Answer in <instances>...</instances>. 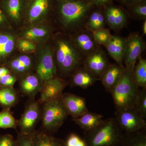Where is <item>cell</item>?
<instances>
[{
  "mask_svg": "<svg viewBox=\"0 0 146 146\" xmlns=\"http://www.w3.org/2000/svg\"><path fill=\"white\" fill-rule=\"evenodd\" d=\"M18 120L9 110H3L0 112V128L14 129L18 127Z\"/></svg>",
  "mask_w": 146,
  "mask_h": 146,
  "instance_id": "f546056e",
  "label": "cell"
},
{
  "mask_svg": "<svg viewBox=\"0 0 146 146\" xmlns=\"http://www.w3.org/2000/svg\"><path fill=\"white\" fill-rule=\"evenodd\" d=\"M65 146H86L84 139L75 133H71L65 141Z\"/></svg>",
  "mask_w": 146,
  "mask_h": 146,
  "instance_id": "d590c367",
  "label": "cell"
},
{
  "mask_svg": "<svg viewBox=\"0 0 146 146\" xmlns=\"http://www.w3.org/2000/svg\"><path fill=\"white\" fill-rule=\"evenodd\" d=\"M9 29H0V66L10 59L16 46V36Z\"/></svg>",
  "mask_w": 146,
  "mask_h": 146,
  "instance_id": "2e32d148",
  "label": "cell"
},
{
  "mask_svg": "<svg viewBox=\"0 0 146 146\" xmlns=\"http://www.w3.org/2000/svg\"><path fill=\"white\" fill-rule=\"evenodd\" d=\"M94 5L104 6L108 4L112 0H86Z\"/></svg>",
  "mask_w": 146,
  "mask_h": 146,
  "instance_id": "ab89813d",
  "label": "cell"
},
{
  "mask_svg": "<svg viewBox=\"0 0 146 146\" xmlns=\"http://www.w3.org/2000/svg\"><path fill=\"white\" fill-rule=\"evenodd\" d=\"M106 23L111 29L118 31L124 28L127 23V17L121 9L110 6L104 13Z\"/></svg>",
  "mask_w": 146,
  "mask_h": 146,
  "instance_id": "ac0fdd59",
  "label": "cell"
},
{
  "mask_svg": "<svg viewBox=\"0 0 146 146\" xmlns=\"http://www.w3.org/2000/svg\"><path fill=\"white\" fill-rule=\"evenodd\" d=\"M103 117L101 114L88 111L78 118H73L72 120L84 131H89L99 125Z\"/></svg>",
  "mask_w": 146,
  "mask_h": 146,
  "instance_id": "d4e9b609",
  "label": "cell"
},
{
  "mask_svg": "<svg viewBox=\"0 0 146 146\" xmlns=\"http://www.w3.org/2000/svg\"><path fill=\"white\" fill-rule=\"evenodd\" d=\"M16 46L20 51L25 53L33 52L36 49L35 43L23 38L17 40Z\"/></svg>",
  "mask_w": 146,
  "mask_h": 146,
  "instance_id": "d6a6232c",
  "label": "cell"
},
{
  "mask_svg": "<svg viewBox=\"0 0 146 146\" xmlns=\"http://www.w3.org/2000/svg\"><path fill=\"white\" fill-rule=\"evenodd\" d=\"M125 68L122 67L117 63L111 64L102 74L100 81L107 92H111L121 78Z\"/></svg>",
  "mask_w": 146,
  "mask_h": 146,
  "instance_id": "ffe728a7",
  "label": "cell"
},
{
  "mask_svg": "<svg viewBox=\"0 0 146 146\" xmlns=\"http://www.w3.org/2000/svg\"><path fill=\"white\" fill-rule=\"evenodd\" d=\"M124 131L116 117L103 120L96 127L84 131L86 146H120Z\"/></svg>",
  "mask_w": 146,
  "mask_h": 146,
  "instance_id": "3957f363",
  "label": "cell"
},
{
  "mask_svg": "<svg viewBox=\"0 0 146 146\" xmlns=\"http://www.w3.org/2000/svg\"><path fill=\"white\" fill-rule=\"evenodd\" d=\"M68 83L58 76L43 82L38 100L40 104L52 100L61 98L63 91Z\"/></svg>",
  "mask_w": 146,
  "mask_h": 146,
  "instance_id": "8fae6325",
  "label": "cell"
},
{
  "mask_svg": "<svg viewBox=\"0 0 146 146\" xmlns=\"http://www.w3.org/2000/svg\"><path fill=\"white\" fill-rule=\"evenodd\" d=\"M70 77L69 84L71 86H78L84 89L93 86L100 80L82 65L77 69Z\"/></svg>",
  "mask_w": 146,
  "mask_h": 146,
  "instance_id": "d6986e66",
  "label": "cell"
},
{
  "mask_svg": "<svg viewBox=\"0 0 146 146\" xmlns=\"http://www.w3.org/2000/svg\"><path fill=\"white\" fill-rule=\"evenodd\" d=\"M10 23L8 19L0 8V29H10Z\"/></svg>",
  "mask_w": 146,
  "mask_h": 146,
  "instance_id": "f35d334b",
  "label": "cell"
},
{
  "mask_svg": "<svg viewBox=\"0 0 146 146\" xmlns=\"http://www.w3.org/2000/svg\"><path fill=\"white\" fill-rule=\"evenodd\" d=\"M118 1L123 4L129 6H131L136 4L145 1L146 0H118Z\"/></svg>",
  "mask_w": 146,
  "mask_h": 146,
  "instance_id": "60d3db41",
  "label": "cell"
},
{
  "mask_svg": "<svg viewBox=\"0 0 146 146\" xmlns=\"http://www.w3.org/2000/svg\"><path fill=\"white\" fill-rule=\"evenodd\" d=\"M132 13L137 19L146 20V3L143 2L131 6Z\"/></svg>",
  "mask_w": 146,
  "mask_h": 146,
  "instance_id": "836d02e7",
  "label": "cell"
},
{
  "mask_svg": "<svg viewBox=\"0 0 146 146\" xmlns=\"http://www.w3.org/2000/svg\"><path fill=\"white\" fill-rule=\"evenodd\" d=\"M49 7V0H34L29 9L27 23L30 26L38 25L44 20Z\"/></svg>",
  "mask_w": 146,
  "mask_h": 146,
  "instance_id": "44dd1931",
  "label": "cell"
},
{
  "mask_svg": "<svg viewBox=\"0 0 146 146\" xmlns=\"http://www.w3.org/2000/svg\"><path fill=\"white\" fill-rule=\"evenodd\" d=\"M54 56L57 76L64 79L70 77L75 71L82 65L84 56L78 49L70 36L58 34L55 38Z\"/></svg>",
  "mask_w": 146,
  "mask_h": 146,
  "instance_id": "6da1fadb",
  "label": "cell"
},
{
  "mask_svg": "<svg viewBox=\"0 0 146 146\" xmlns=\"http://www.w3.org/2000/svg\"><path fill=\"white\" fill-rule=\"evenodd\" d=\"M110 64L104 51L99 46L85 56L82 65L100 79Z\"/></svg>",
  "mask_w": 146,
  "mask_h": 146,
  "instance_id": "30bf717a",
  "label": "cell"
},
{
  "mask_svg": "<svg viewBox=\"0 0 146 146\" xmlns=\"http://www.w3.org/2000/svg\"><path fill=\"white\" fill-rule=\"evenodd\" d=\"M35 71L43 82L57 76L53 48L50 46H44L39 49Z\"/></svg>",
  "mask_w": 146,
  "mask_h": 146,
  "instance_id": "8992f818",
  "label": "cell"
},
{
  "mask_svg": "<svg viewBox=\"0 0 146 146\" xmlns=\"http://www.w3.org/2000/svg\"><path fill=\"white\" fill-rule=\"evenodd\" d=\"M133 71L125 68L119 81L110 92L116 110L135 106L140 88L134 80Z\"/></svg>",
  "mask_w": 146,
  "mask_h": 146,
  "instance_id": "277c9868",
  "label": "cell"
},
{
  "mask_svg": "<svg viewBox=\"0 0 146 146\" xmlns=\"http://www.w3.org/2000/svg\"><path fill=\"white\" fill-rule=\"evenodd\" d=\"M94 40L99 45L105 46L108 44L112 35L108 29L102 28L93 32Z\"/></svg>",
  "mask_w": 146,
  "mask_h": 146,
  "instance_id": "1f68e13d",
  "label": "cell"
},
{
  "mask_svg": "<svg viewBox=\"0 0 146 146\" xmlns=\"http://www.w3.org/2000/svg\"><path fill=\"white\" fill-rule=\"evenodd\" d=\"M16 141L9 134L0 135V146H16Z\"/></svg>",
  "mask_w": 146,
  "mask_h": 146,
  "instance_id": "74e56055",
  "label": "cell"
},
{
  "mask_svg": "<svg viewBox=\"0 0 146 146\" xmlns=\"http://www.w3.org/2000/svg\"><path fill=\"white\" fill-rule=\"evenodd\" d=\"M143 33L144 35L146 34V21L145 20L143 25Z\"/></svg>",
  "mask_w": 146,
  "mask_h": 146,
  "instance_id": "7bdbcfd3",
  "label": "cell"
},
{
  "mask_svg": "<svg viewBox=\"0 0 146 146\" xmlns=\"http://www.w3.org/2000/svg\"><path fill=\"white\" fill-rule=\"evenodd\" d=\"M125 38L119 35H112L110 40L106 46L108 54L122 67L124 54Z\"/></svg>",
  "mask_w": 146,
  "mask_h": 146,
  "instance_id": "7402d4cb",
  "label": "cell"
},
{
  "mask_svg": "<svg viewBox=\"0 0 146 146\" xmlns=\"http://www.w3.org/2000/svg\"><path fill=\"white\" fill-rule=\"evenodd\" d=\"M4 65L19 78L35 71V60L30 56L20 55L10 58Z\"/></svg>",
  "mask_w": 146,
  "mask_h": 146,
  "instance_id": "7c38bea8",
  "label": "cell"
},
{
  "mask_svg": "<svg viewBox=\"0 0 146 146\" xmlns=\"http://www.w3.org/2000/svg\"><path fill=\"white\" fill-rule=\"evenodd\" d=\"M61 99L68 115L73 118H78L89 111L86 100L83 97L70 93H63Z\"/></svg>",
  "mask_w": 146,
  "mask_h": 146,
  "instance_id": "9a60e30c",
  "label": "cell"
},
{
  "mask_svg": "<svg viewBox=\"0 0 146 146\" xmlns=\"http://www.w3.org/2000/svg\"><path fill=\"white\" fill-rule=\"evenodd\" d=\"M23 0H1L0 8L8 19L10 23L18 24L23 18Z\"/></svg>",
  "mask_w": 146,
  "mask_h": 146,
  "instance_id": "e0dca14e",
  "label": "cell"
},
{
  "mask_svg": "<svg viewBox=\"0 0 146 146\" xmlns=\"http://www.w3.org/2000/svg\"><path fill=\"white\" fill-rule=\"evenodd\" d=\"M94 6L86 0L61 1L58 7V22L61 28L72 34L84 29Z\"/></svg>",
  "mask_w": 146,
  "mask_h": 146,
  "instance_id": "7a4b0ae2",
  "label": "cell"
},
{
  "mask_svg": "<svg viewBox=\"0 0 146 146\" xmlns=\"http://www.w3.org/2000/svg\"><path fill=\"white\" fill-rule=\"evenodd\" d=\"M121 146H146L145 128L133 132H124Z\"/></svg>",
  "mask_w": 146,
  "mask_h": 146,
  "instance_id": "4316f807",
  "label": "cell"
},
{
  "mask_svg": "<svg viewBox=\"0 0 146 146\" xmlns=\"http://www.w3.org/2000/svg\"><path fill=\"white\" fill-rule=\"evenodd\" d=\"M41 105L35 98L30 99L21 118L18 120L17 124L20 129V133L31 135L36 131V126L41 119Z\"/></svg>",
  "mask_w": 146,
  "mask_h": 146,
  "instance_id": "52a82bcc",
  "label": "cell"
},
{
  "mask_svg": "<svg viewBox=\"0 0 146 146\" xmlns=\"http://www.w3.org/2000/svg\"><path fill=\"white\" fill-rule=\"evenodd\" d=\"M115 115L124 132H133L146 128L145 119L135 107L116 110Z\"/></svg>",
  "mask_w": 146,
  "mask_h": 146,
  "instance_id": "9c48e42d",
  "label": "cell"
},
{
  "mask_svg": "<svg viewBox=\"0 0 146 146\" xmlns=\"http://www.w3.org/2000/svg\"><path fill=\"white\" fill-rule=\"evenodd\" d=\"M10 72H11L10 70L5 65H1L0 66V80L4 76Z\"/></svg>",
  "mask_w": 146,
  "mask_h": 146,
  "instance_id": "b9f144b4",
  "label": "cell"
},
{
  "mask_svg": "<svg viewBox=\"0 0 146 146\" xmlns=\"http://www.w3.org/2000/svg\"><path fill=\"white\" fill-rule=\"evenodd\" d=\"M135 108L144 119L146 118V88H141L135 102Z\"/></svg>",
  "mask_w": 146,
  "mask_h": 146,
  "instance_id": "4dcf8cb0",
  "label": "cell"
},
{
  "mask_svg": "<svg viewBox=\"0 0 146 146\" xmlns=\"http://www.w3.org/2000/svg\"><path fill=\"white\" fill-rule=\"evenodd\" d=\"M19 78V92L24 96L29 99L35 98L42 89L43 81L33 72Z\"/></svg>",
  "mask_w": 146,
  "mask_h": 146,
  "instance_id": "5bb4252c",
  "label": "cell"
},
{
  "mask_svg": "<svg viewBox=\"0 0 146 146\" xmlns=\"http://www.w3.org/2000/svg\"><path fill=\"white\" fill-rule=\"evenodd\" d=\"M104 13L101 11L96 10L90 13L85 23L84 28L94 32L104 28L105 25Z\"/></svg>",
  "mask_w": 146,
  "mask_h": 146,
  "instance_id": "83f0119b",
  "label": "cell"
},
{
  "mask_svg": "<svg viewBox=\"0 0 146 146\" xmlns=\"http://www.w3.org/2000/svg\"><path fill=\"white\" fill-rule=\"evenodd\" d=\"M31 136L34 146H65V141L42 129L35 131Z\"/></svg>",
  "mask_w": 146,
  "mask_h": 146,
  "instance_id": "cb8c5ba5",
  "label": "cell"
},
{
  "mask_svg": "<svg viewBox=\"0 0 146 146\" xmlns=\"http://www.w3.org/2000/svg\"><path fill=\"white\" fill-rule=\"evenodd\" d=\"M61 98L42 104V129L51 134L57 132L69 116Z\"/></svg>",
  "mask_w": 146,
  "mask_h": 146,
  "instance_id": "5b68a950",
  "label": "cell"
},
{
  "mask_svg": "<svg viewBox=\"0 0 146 146\" xmlns=\"http://www.w3.org/2000/svg\"><path fill=\"white\" fill-rule=\"evenodd\" d=\"M51 34L48 27L37 25H31L22 33V38L36 42H42L48 39Z\"/></svg>",
  "mask_w": 146,
  "mask_h": 146,
  "instance_id": "603a6c76",
  "label": "cell"
},
{
  "mask_svg": "<svg viewBox=\"0 0 146 146\" xmlns=\"http://www.w3.org/2000/svg\"><path fill=\"white\" fill-rule=\"evenodd\" d=\"M18 79L17 76L11 72L4 76L0 80V86L13 87Z\"/></svg>",
  "mask_w": 146,
  "mask_h": 146,
  "instance_id": "e575fe53",
  "label": "cell"
},
{
  "mask_svg": "<svg viewBox=\"0 0 146 146\" xmlns=\"http://www.w3.org/2000/svg\"><path fill=\"white\" fill-rule=\"evenodd\" d=\"M19 101V94L13 87L0 86V106L10 110Z\"/></svg>",
  "mask_w": 146,
  "mask_h": 146,
  "instance_id": "484cf974",
  "label": "cell"
},
{
  "mask_svg": "<svg viewBox=\"0 0 146 146\" xmlns=\"http://www.w3.org/2000/svg\"><path fill=\"white\" fill-rule=\"evenodd\" d=\"M133 71L135 81L138 87L146 88V60L140 57Z\"/></svg>",
  "mask_w": 146,
  "mask_h": 146,
  "instance_id": "f1b7e54d",
  "label": "cell"
},
{
  "mask_svg": "<svg viewBox=\"0 0 146 146\" xmlns=\"http://www.w3.org/2000/svg\"><path fill=\"white\" fill-rule=\"evenodd\" d=\"M70 37L84 57L100 46L94 40L93 32L85 28L73 33Z\"/></svg>",
  "mask_w": 146,
  "mask_h": 146,
  "instance_id": "4fadbf2b",
  "label": "cell"
},
{
  "mask_svg": "<svg viewBox=\"0 0 146 146\" xmlns=\"http://www.w3.org/2000/svg\"><path fill=\"white\" fill-rule=\"evenodd\" d=\"M16 141V146H34L31 135L19 133Z\"/></svg>",
  "mask_w": 146,
  "mask_h": 146,
  "instance_id": "8d00e7d4",
  "label": "cell"
},
{
  "mask_svg": "<svg viewBox=\"0 0 146 146\" xmlns=\"http://www.w3.org/2000/svg\"><path fill=\"white\" fill-rule=\"evenodd\" d=\"M145 42L138 32L131 33L125 38L123 62L126 69L133 70L136 61L145 49Z\"/></svg>",
  "mask_w": 146,
  "mask_h": 146,
  "instance_id": "ba28073f",
  "label": "cell"
}]
</instances>
